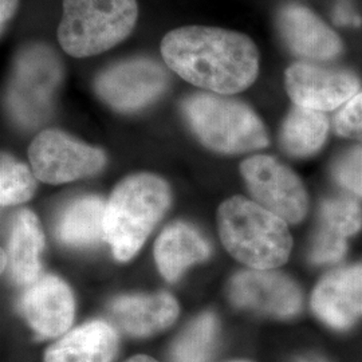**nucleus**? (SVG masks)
<instances>
[{
  "label": "nucleus",
  "mask_w": 362,
  "mask_h": 362,
  "mask_svg": "<svg viewBox=\"0 0 362 362\" xmlns=\"http://www.w3.org/2000/svg\"><path fill=\"white\" fill-rule=\"evenodd\" d=\"M216 338V320L203 314L189 325L173 344L172 362H208Z\"/></svg>",
  "instance_id": "22"
},
{
  "label": "nucleus",
  "mask_w": 362,
  "mask_h": 362,
  "mask_svg": "<svg viewBox=\"0 0 362 362\" xmlns=\"http://www.w3.org/2000/svg\"><path fill=\"white\" fill-rule=\"evenodd\" d=\"M170 200L168 184L140 173L117 185L105 208L104 240L118 260L133 258L163 218Z\"/></svg>",
  "instance_id": "3"
},
{
  "label": "nucleus",
  "mask_w": 362,
  "mask_h": 362,
  "mask_svg": "<svg viewBox=\"0 0 362 362\" xmlns=\"http://www.w3.org/2000/svg\"><path fill=\"white\" fill-rule=\"evenodd\" d=\"M110 315L121 330L133 337H149L165 330L179 315V306L169 294L117 298Z\"/></svg>",
  "instance_id": "16"
},
{
  "label": "nucleus",
  "mask_w": 362,
  "mask_h": 362,
  "mask_svg": "<svg viewBox=\"0 0 362 362\" xmlns=\"http://www.w3.org/2000/svg\"><path fill=\"white\" fill-rule=\"evenodd\" d=\"M64 79V66L52 47L33 43L16 54L7 89L13 119L26 128L50 116L55 94Z\"/></svg>",
  "instance_id": "6"
},
{
  "label": "nucleus",
  "mask_w": 362,
  "mask_h": 362,
  "mask_svg": "<svg viewBox=\"0 0 362 362\" xmlns=\"http://www.w3.org/2000/svg\"><path fill=\"white\" fill-rule=\"evenodd\" d=\"M228 296L238 308L276 318L293 317L302 306L298 286L284 274L272 270L252 269L236 274L230 284Z\"/></svg>",
  "instance_id": "12"
},
{
  "label": "nucleus",
  "mask_w": 362,
  "mask_h": 362,
  "mask_svg": "<svg viewBox=\"0 0 362 362\" xmlns=\"http://www.w3.org/2000/svg\"><path fill=\"white\" fill-rule=\"evenodd\" d=\"M28 158L39 180L64 184L95 175L106 156L100 148L81 143L61 130H45L30 145Z\"/></svg>",
  "instance_id": "9"
},
{
  "label": "nucleus",
  "mask_w": 362,
  "mask_h": 362,
  "mask_svg": "<svg viewBox=\"0 0 362 362\" xmlns=\"http://www.w3.org/2000/svg\"><path fill=\"white\" fill-rule=\"evenodd\" d=\"M276 30L287 50L305 62L326 64L344 50L336 31L300 3L288 1L278 10Z\"/></svg>",
  "instance_id": "11"
},
{
  "label": "nucleus",
  "mask_w": 362,
  "mask_h": 362,
  "mask_svg": "<svg viewBox=\"0 0 362 362\" xmlns=\"http://www.w3.org/2000/svg\"><path fill=\"white\" fill-rule=\"evenodd\" d=\"M45 248V236L37 216L23 209L13 219L7 260L8 270L18 285H31L40 274V254Z\"/></svg>",
  "instance_id": "19"
},
{
  "label": "nucleus",
  "mask_w": 362,
  "mask_h": 362,
  "mask_svg": "<svg viewBox=\"0 0 362 362\" xmlns=\"http://www.w3.org/2000/svg\"><path fill=\"white\" fill-rule=\"evenodd\" d=\"M329 134V119L322 112L296 106L285 118L279 141L287 155L309 157L321 151Z\"/></svg>",
  "instance_id": "21"
},
{
  "label": "nucleus",
  "mask_w": 362,
  "mask_h": 362,
  "mask_svg": "<svg viewBox=\"0 0 362 362\" xmlns=\"http://www.w3.org/2000/svg\"><path fill=\"white\" fill-rule=\"evenodd\" d=\"M160 50L170 71L220 95L246 90L259 76L260 55L255 42L233 30L179 27L165 34Z\"/></svg>",
  "instance_id": "1"
},
{
  "label": "nucleus",
  "mask_w": 362,
  "mask_h": 362,
  "mask_svg": "<svg viewBox=\"0 0 362 362\" xmlns=\"http://www.w3.org/2000/svg\"><path fill=\"white\" fill-rule=\"evenodd\" d=\"M333 176L342 188L362 199V144L351 146L337 158Z\"/></svg>",
  "instance_id": "24"
},
{
  "label": "nucleus",
  "mask_w": 362,
  "mask_h": 362,
  "mask_svg": "<svg viewBox=\"0 0 362 362\" xmlns=\"http://www.w3.org/2000/svg\"><path fill=\"white\" fill-rule=\"evenodd\" d=\"M19 308L33 330L42 338L62 336L74 320V298L64 281L40 276L28 285Z\"/></svg>",
  "instance_id": "13"
},
{
  "label": "nucleus",
  "mask_w": 362,
  "mask_h": 362,
  "mask_svg": "<svg viewBox=\"0 0 362 362\" xmlns=\"http://www.w3.org/2000/svg\"><path fill=\"white\" fill-rule=\"evenodd\" d=\"M294 362H327L325 361L324 358L317 357V356H306V357H300L297 358Z\"/></svg>",
  "instance_id": "28"
},
{
  "label": "nucleus",
  "mask_w": 362,
  "mask_h": 362,
  "mask_svg": "<svg viewBox=\"0 0 362 362\" xmlns=\"http://www.w3.org/2000/svg\"><path fill=\"white\" fill-rule=\"evenodd\" d=\"M181 107L196 137L211 151L240 155L270 143L258 115L239 100L203 91L187 97Z\"/></svg>",
  "instance_id": "4"
},
{
  "label": "nucleus",
  "mask_w": 362,
  "mask_h": 362,
  "mask_svg": "<svg viewBox=\"0 0 362 362\" xmlns=\"http://www.w3.org/2000/svg\"><path fill=\"white\" fill-rule=\"evenodd\" d=\"M285 89L296 106L326 113L350 101L361 81L346 67L300 61L287 67Z\"/></svg>",
  "instance_id": "10"
},
{
  "label": "nucleus",
  "mask_w": 362,
  "mask_h": 362,
  "mask_svg": "<svg viewBox=\"0 0 362 362\" xmlns=\"http://www.w3.org/2000/svg\"><path fill=\"white\" fill-rule=\"evenodd\" d=\"M19 0H0V25L1 33H4L7 25L11 22L13 15L16 13Z\"/></svg>",
  "instance_id": "27"
},
{
  "label": "nucleus",
  "mask_w": 362,
  "mask_h": 362,
  "mask_svg": "<svg viewBox=\"0 0 362 362\" xmlns=\"http://www.w3.org/2000/svg\"><path fill=\"white\" fill-rule=\"evenodd\" d=\"M127 362H157L156 360H153L152 357H149V356H136V357H132L130 360H128Z\"/></svg>",
  "instance_id": "29"
},
{
  "label": "nucleus",
  "mask_w": 362,
  "mask_h": 362,
  "mask_svg": "<svg viewBox=\"0 0 362 362\" xmlns=\"http://www.w3.org/2000/svg\"><path fill=\"white\" fill-rule=\"evenodd\" d=\"M240 172L259 206L291 224H297L306 216L309 199L302 181L276 158L252 156L242 163Z\"/></svg>",
  "instance_id": "8"
},
{
  "label": "nucleus",
  "mask_w": 362,
  "mask_h": 362,
  "mask_svg": "<svg viewBox=\"0 0 362 362\" xmlns=\"http://www.w3.org/2000/svg\"><path fill=\"white\" fill-rule=\"evenodd\" d=\"M106 206L100 197L86 196L66 208L57 226L58 239L67 246L90 247L104 239Z\"/></svg>",
  "instance_id": "20"
},
{
  "label": "nucleus",
  "mask_w": 362,
  "mask_h": 362,
  "mask_svg": "<svg viewBox=\"0 0 362 362\" xmlns=\"http://www.w3.org/2000/svg\"><path fill=\"white\" fill-rule=\"evenodd\" d=\"M233 362H243V361H233Z\"/></svg>",
  "instance_id": "30"
},
{
  "label": "nucleus",
  "mask_w": 362,
  "mask_h": 362,
  "mask_svg": "<svg viewBox=\"0 0 362 362\" xmlns=\"http://www.w3.org/2000/svg\"><path fill=\"white\" fill-rule=\"evenodd\" d=\"M221 242L233 258L255 270L285 264L293 238L284 219L245 197L224 202L218 214Z\"/></svg>",
  "instance_id": "2"
},
{
  "label": "nucleus",
  "mask_w": 362,
  "mask_h": 362,
  "mask_svg": "<svg viewBox=\"0 0 362 362\" xmlns=\"http://www.w3.org/2000/svg\"><path fill=\"white\" fill-rule=\"evenodd\" d=\"M334 18L338 25H344V26H353V25H358V19L356 18V15L351 11L348 3H338L336 10H334Z\"/></svg>",
  "instance_id": "26"
},
{
  "label": "nucleus",
  "mask_w": 362,
  "mask_h": 362,
  "mask_svg": "<svg viewBox=\"0 0 362 362\" xmlns=\"http://www.w3.org/2000/svg\"><path fill=\"white\" fill-rule=\"evenodd\" d=\"M337 134L362 144V90L344 105L334 118Z\"/></svg>",
  "instance_id": "25"
},
{
  "label": "nucleus",
  "mask_w": 362,
  "mask_h": 362,
  "mask_svg": "<svg viewBox=\"0 0 362 362\" xmlns=\"http://www.w3.org/2000/svg\"><path fill=\"white\" fill-rule=\"evenodd\" d=\"M137 18V0H64L57 37L69 55L94 57L128 38Z\"/></svg>",
  "instance_id": "5"
},
{
  "label": "nucleus",
  "mask_w": 362,
  "mask_h": 362,
  "mask_svg": "<svg viewBox=\"0 0 362 362\" xmlns=\"http://www.w3.org/2000/svg\"><path fill=\"white\" fill-rule=\"evenodd\" d=\"M169 83L165 64L149 57H132L100 71L94 79V90L118 112H137L158 100Z\"/></svg>",
  "instance_id": "7"
},
{
  "label": "nucleus",
  "mask_w": 362,
  "mask_h": 362,
  "mask_svg": "<svg viewBox=\"0 0 362 362\" xmlns=\"http://www.w3.org/2000/svg\"><path fill=\"white\" fill-rule=\"evenodd\" d=\"M311 308L333 329L353 326L362 317V264L327 274L313 291Z\"/></svg>",
  "instance_id": "14"
},
{
  "label": "nucleus",
  "mask_w": 362,
  "mask_h": 362,
  "mask_svg": "<svg viewBox=\"0 0 362 362\" xmlns=\"http://www.w3.org/2000/svg\"><path fill=\"white\" fill-rule=\"evenodd\" d=\"M35 175L25 164L10 155H1L0 164V202L1 206L21 204L35 192Z\"/></svg>",
  "instance_id": "23"
},
{
  "label": "nucleus",
  "mask_w": 362,
  "mask_h": 362,
  "mask_svg": "<svg viewBox=\"0 0 362 362\" xmlns=\"http://www.w3.org/2000/svg\"><path fill=\"white\" fill-rule=\"evenodd\" d=\"M209 246L194 227L175 223L158 236L155 246V258L161 275L170 282L176 281L187 267L206 260Z\"/></svg>",
  "instance_id": "18"
},
{
  "label": "nucleus",
  "mask_w": 362,
  "mask_h": 362,
  "mask_svg": "<svg viewBox=\"0 0 362 362\" xmlns=\"http://www.w3.org/2000/svg\"><path fill=\"white\" fill-rule=\"evenodd\" d=\"M117 350L116 330L104 321H91L46 350L45 362H113Z\"/></svg>",
  "instance_id": "17"
},
{
  "label": "nucleus",
  "mask_w": 362,
  "mask_h": 362,
  "mask_svg": "<svg viewBox=\"0 0 362 362\" xmlns=\"http://www.w3.org/2000/svg\"><path fill=\"white\" fill-rule=\"evenodd\" d=\"M362 228V208L350 197L326 200L320 214V230L311 246V262L336 263L346 252V240Z\"/></svg>",
  "instance_id": "15"
}]
</instances>
